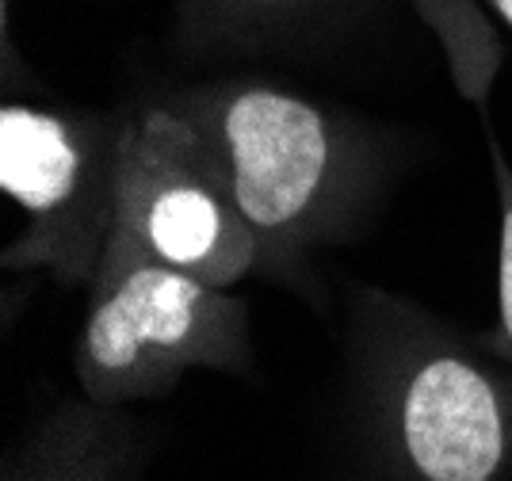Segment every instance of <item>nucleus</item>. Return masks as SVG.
<instances>
[{
  "instance_id": "f03ea898",
  "label": "nucleus",
  "mask_w": 512,
  "mask_h": 481,
  "mask_svg": "<svg viewBox=\"0 0 512 481\" xmlns=\"http://www.w3.org/2000/svg\"><path fill=\"white\" fill-rule=\"evenodd\" d=\"M352 386L379 481H512V367L425 306L356 291Z\"/></svg>"
},
{
  "instance_id": "f257e3e1",
  "label": "nucleus",
  "mask_w": 512,
  "mask_h": 481,
  "mask_svg": "<svg viewBox=\"0 0 512 481\" xmlns=\"http://www.w3.org/2000/svg\"><path fill=\"white\" fill-rule=\"evenodd\" d=\"M253 230L256 275L299 283L306 256L360 230L386 172L383 142L329 107L264 81L161 96Z\"/></svg>"
},
{
  "instance_id": "1a4fd4ad",
  "label": "nucleus",
  "mask_w": 512,
  "mask_h": 481,
  "mask_svg": "<svg viewBox=\"0 0 512 481\" xmlns=\"http://www.w3.org/2000/svg\"><path fill=\"white\" fill-rule=\"evenodd\" d=\"M490 8H493V12H497V16H501V20L509 23V27H512V0H490Z\"/></svg>"
},
{
  "instance_id": "423d86ee",
  "label": "nucleus",
  "mask_w": 512,
  "mask_h": 481,
  "mask_svg": "<svg viewBox=\"0 0 512 481\" xmlns=\"http://www.w3.org/2000/svg\"><path fill=\"white\" fill-rule=\"evenodd\" d=\"M0 481H138V436L123 405L62 398L4 459Z\"/></svg>"
},
{
  "instance_id": "6e6552de",
  "label": "nucleus",
  "mask_w": 512,
  "mask_h": 481,
  "mask_svg": "<svg viewBox=\"0 0 512 481\" xmlns=\"http://www.w3.org/2000/svg\"><path fill=\"white\" fill-rule=\"evenodd\" d=\"M493 153V180L501 199V241H497V325L478 336L482 352L512 367V165L497 142H490Z\"/></svg>"
},
{
  "instance_id": "7ed1b4c3",
  "label": "nucleus",
  "mask_w": 512,
  "mask_h": 481,
  "mask_svg": "<svg viewBox=\"0 0 512 481\" xmlns=\"http://www.w3.org/2000/svg\"><path fill=\"white\" fill-rule=\"evenodd\" d=\"M249 356V306L237 294L153 260L123 230L111 233L73 352L85 398L150 401L192 371H245Z\"/></svg>"
},
{
  "instance_id": "0eeeda50",
  "label": "nucleus",
  "mask_w": 512,
  "mask_h": 481,
  "mask_svg": "<svg viewBox=\"0 0 512 481\" xmlns=\"http://www.w3.org/2000/svg\"><path fill=\"white\" fill-rule=\"evenodd\" d=\"M348 0H184V39L199 50H245L302 23L325 20Z\"/></svg>"
},
{
  "instance_id": "39448f33",
  "label": "nucleus",
  "mask_w": 512,
  "mask_h": 481,
  "mask_svg": "<svg viewBox=\"0 0 512 481\" xmlns=\"http://www.w3.org/2000/svg\"><path fill=\"white\" fill-rule=\"evenodd\" d=\"M115 230L153 260L230 291L256 272V241L218 176L203 161L192 126L150 100L127 115Z\"/></svg>"
},
{
  "instance_id": "20e7f679",
  "label": "nucleus",
  "mask_w": 512,
  "mask_h": 481,
  "mask_svg": "<svg viewBox=\"0 0 512 481\" xmlns=\"http://www.w3.org/2000/svg\"><path fill=\"white\" fill-rule=\"evenodd\" d=\"M127 115L8 100L0 111V188L23 230L4 249L8 272H46L92 287L119 214Z\"/></svg>"
}]
</instances>
